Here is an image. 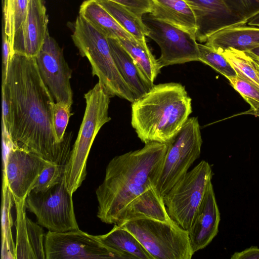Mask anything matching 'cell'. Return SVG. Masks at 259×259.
Here are the masks:
<instances>
[{"label": "cell", "instance_id": "2e32d148", "mask_svg": "<svg viewBox=\"0 0 259 259\" xmlns=\"http://www.w3.org/2000/svg\"><path fill=\"white\" fill-rule=\"evenodd\" d=\"M220 220V212L211 181L207 186L191 228L188 231L194 253L205 248L217 235Z\"/></svg>", "mask_w": 259, "mask_h": 259}, {"label": "cell", "instance_id": "3957f363", "mask_svg": "<svg viewBox=\"0 0 259 259\" xmlns=\"http://www.w3.org/2000/svg\"><path fill=\"white\" fill-rule=\"evenodd\" d=\"M192 112V99L184 86L176 82L158 84L132 103L131 124L145 144H167Z\"/></svg>", "mask_w": 259, "mask_h": 259}, {"label": "cell", "instance_id": "1f68e13d", "mask_svg": "<svg viewBox=\"0 0 259 259\" xmlns=\"http://www.w3.org/2000/svg\"><path fill=\"white\" fill-rule=\"evenodd\" d=\"M72 115L71 107L55 102L53 110L52 122L54 135L58 143L64 142L66 137L65 131L69 118Z\"/></svg>", "mask_w": 259, "mask_h": 259}, {"label": "cell", "instance_id": "7402d4cb", "mask_svg": "<svg viewBox=\"0 0 259 259\" xmlns=\"http://www.w3.org/2000/svg\"><path fill=\"white\" fill-rule=\"evenodd\" d=\"M79 15L108 38L134 39L97 0H86L81 5Z\"/></svg>", "mask_w": 259, "mask_h": 259}, {"label": "cell", "instance_id": "7a4b0ae2", "mask_svg": "<svg viewBox=\"0 0 259 259\" xmlns=\"http://www.w3.org/2000/svg\"><path fill=\"white\" fill-rule=\"evenodd\" d=\"M167 148L166 143L150 142L109 162L104 180L96 190L97 215L102 222L116 224L131 202L155 186Z\"/></svg>", "mask_w": 259, "mask_h": 259}, {"label": "cell", "instance_id": "d6986e66", "mask_svg": "<svg viewBox=\"0 0 259 259\" xmlns=\"http://www.w3.org/2000/svg\"><path fill=\"white\" fill-rule=\"evenodd\" d=\"M205 44L218 52L230 48L251 51L259 48V27L245 24L225 28L210 35Z\"/></svg>", "mask_w": 259, "mask_h": 259}, {"label": "cell", "instance_id": "f35d334b", "mask_svg": "<svg viewBox=\"0 0 259 259\" xmlns=\"http://www.w3.org/2000/svg\"><path fill=\"white\" fill-rule=\"evenodd\" d=\"M242 114L253 115H255V116L259 117V107L255 110H253V109H250L249 110H248L246 111L238 114V115H242Z\"/></svg>", "mask_w": 259, "mask_h": 259}, {"label": "cell", "instance_id": "277c9868", "mask_svg": "<svg viewBox=\"0 0 259 259\" xmlns=\"http://www.w3.org/2000/svg\"><path fill=\"white\" fill-rule=\"evenodd\" d=\"M85 109L77 137L66 164L64 181L70 194L81 186L87 176V159L95 137L111 118V96L98 82L84 95Z\"/></svg>", "mask_w": 259, "mask_h": 259}, {"label": "cell", "instance_id": "e575fe53", "mask_svg": "<svg viewBox=\"0 0 259 259\" xmlns=\"http://www.w3.org/2000/svg\"><path fill=\"white\" fill-rule=\"evenodd\" d=\"M2 126H4L10 133L11 122V104L8 91L5 83H2Z\"/></svg>", "mask_w": 259, "mask_h": 259}, {"label": "cell", "instance_id": "6da1fadb", "mask_svg": "<svg viewBox=\"0 0 259 259\" xmlns=\"http://www.w3.org/2000/svg\"><path fill=\"white\" fill-rule=\"evenodd\" d=\"M3 83L10 97V133L14 145L48 161L66 165L72 132L66 133L63 142H57L52 122L55 101L40 76L35 57L14 53Z\"/></svg>", "mask_w": 259, "mask_h": 259}, {"label": "cell", "instance_id": "f1b7e54d", "mask_svg": "<svg viewBox=\"0 0 259 259\" xmlns=\"http://www.w3.org/2000/svg\"><path fill=\"white\" fill-rule=\"evenodd\" d=\"M199 60L210 66L227 78L237 75V73L225 57L212 48L205 45L198 44Z\"/></svg>", "mask_w": 259, "mask_h": 259}, {"label": "cell", "instance_id": "74e56055", "mask_svg": "<svg viewBox=\"0 0 259 259\" xmlns=\"http://www.w3.org/2000/svg\"><path fill=\"white\" fill-rule=\"evenodd\" d=\"M247 25L259 27V13L250 18L246 23Z\"/></svg>", "mask_w": 259, "mask_h": 259}, {"label": "cell", "instance_id": "603a6c76", "mask_svg": "<svg viewBox=\"0 0 259 259\" xmlns=\"http://www.w3.org/2000/svg\"><path fill=\"white\" fill-rule=\"evenodd\" d=\"M98 236L105 245L127 259H153L137 238L121 226L114 224L109 232Z\"/></svg>", "mask_w": 259, "mask_h": 259}, {"label": "cell", "instance_id": "d4e9b609", "mask_svg": "<svg viewBox=\"0 0 259 259\" xmlns=\"http://www.w3.org/2000/svg\"><path fill=\"white\" fill-rule=\"evenodd\" d=\"M116 21L137 40L145 41L147 29L141 18L125 6L109 0H97Z\"/></svg>", "mask_w": 259, "mask_h": 259}, {"label": "cell", "instance_id": "cb8c5ba5", "mask_svg": "<svg viewBox=\"0 0 259 259\" xmlns=\"http://www.w3.org/2000/svg\"><path fill=\"white\" fill-rule=\"evenodd\" d=\"M120 45L136 62L148 79L153 84L161 67L151 52L145 41L136 39H117Z\"/></svg>", "mask_w": 259, "mask_h": 259}, {"label": "cell", "instance_id": "484cf974", "mask_svg": "<svg viewBox=\"0 0 259 259\" xmlns=\"http://www.w3.org/2000/svg\"><path fill=\"white\" fill-rule=\"evenodd\" d=\"M14 204L12 194L5 183L2 182V259H15V243L12 228L13 225L11 209Z\"/></svg>", "mask_w": 259, "mask_h": 259}, {"label": "cell", "instance_id": "ac0fdd59", "mask_svg": "<svg viewBox=\"0 0 259 259\" xmlns=\"http://www.w3.org/2000/svg\"><path fill=\"white\" fill-rule=\"evenodd\" d=\"M108 40L112 56L121 76L136 99L140 98L149 91L154 84L148 79L117 39L108 38Z\"/></svg>", "mask_w": 259, "mask_h": 259}, {"label": "cell", "instance_id": "ba28073f", "mask_svg": "<svg viewBox=\"0 0 259 259\" xmlns=\"http://www.w3.org/2000/svg\"><path fill=\"white\" fill-rule=\"evenodd\" d=\"M212 175L210 165L203 160L180 179L163 197L170 219L187 231Z\"/></svg>", "mask_w": 259, "mask_h": 259}, {"label": "cell", "instance_id": "44dd1931", "mask_svg": "<svg viewBox=\"0 0 259 259\" xmlns=\"http://www.w3.org/2000/svg\"><path fill=\"white\" fill-rule=\"evenodd\" d=\"M150 14L195 36L197 26L195 16L184 0H153Z\"/></svg>", "mask_w": 259, "mask_h": 259}, {"label": "cell", "instance_id": "7c38bea8", "mask_svg": "<svg viewBox=\"0 0 259 259\" xmlns=\"http://www.w3.org/2000/svg\"><path fill=\"white\" fill-rule=\"evenodd\" d=\"M35 60L40 76L55 102L71 108L72 70L65 59L63 50L49 33Z\"/></svg>", "mask_w": 259, "mask_h": 259}, {"label": "cell", "instance_id": "ffe728a7", "mask_svg": "<svg viewBox=\"0 0 259 259\" xmlns=\"http://www.w3.org/2000/svg\"><path fill=\"white\" fill-rule=\"evenodd\" d=\"M140 218L161 221L171 220L168 215L163 198L153 186L131 202L121 213L118 222Z\"/></svg>", "mask_w": 259, "mask_h": 259}, {"label": "cell", "instance_id": "4316f807", "mask_svg": "<svg viewBox=\"0 0 259 259\" xmlns=\"http://www.w3.org/2000/svg\"><path fill=\"white\" fill-rule=\"evenodd\" d=\"M219 53L230 63L238 76L259 89V73L251 58L245 52L230 48Z\"/></svg>", "mask_w": 259, "mask_h": 259}, {"label": "cell", "instance_id": "e0dca14e", "mask_svg": "<svg viewBox=\"0 0 259 259\" xmlns=\"http://www.w3.org/2000/svg\"><path fill=\"white\" fill-rule=\"evenodd\" d=\"M25 199L14 200L16 211L15 259H46L42 228L29 219Z\"/></svg>", "mask_w": 259, "mask_h": 259}, {"label": "cell", "instance_id": "4dcf8cb0", "mask_svg": "<svg viewBox=\"0 0 259 259\" xmlns=\"http://www.w3.org/2000/svg\"><path fill=\"white\" fill-rule=\"evenodd\" d=\"M231 13L246 24L259 13V0H223Z\"/></svg>", "mask_w": 259, "mask_h": 259}, {"label": "cell", "instance_id": "52a82bcc", "mask_svg": "<svg viewBox=\"0 0 259 259\" xmlns=\"http://www.w3.org/2000/svg\"><path fill=\"white\" fill-rule=\"evenodd\" d=\"M202 144L198 118H189L167 143V152L154 186L162 197L188 171L192 164L199 157Z\"/></svg>", "mask_w": 259, "mask_h": 259}, {"label": "cell", "instance_id": "5bb4252c", "mask_svg": "<svg viewBox=\"0 0 259 259\" xmlns=\"http://www.w3.org/2000/svg\"><path fill=\"white\" fill-rule=\"evenodd\" d=\"M46 12L42 0L29 1L25 17L14 35L13 54L37 56L49 33Z\"/></svg>", "mask_w": 259, "mask_h": 259}, {"label": "cell", "instance_id": "83f0119b", "mask_svg": "<svg viewBox=\"0 0 259 259\" xmlns=\"http://www.w3.org/2000/svg\"><path fill=\"white\" fill-rule=\"evenodd\" d=\"M29 1L4 0V33L8 36L12 55L14 35L25 17Z\"/></svg>", "mask_w": 259, "mask_h": 259}, {"label": "cell", "instance_id": "836d02e7", "mask_svg": "<svg viewBox=\"0 0 259 259\" xmlns=\"http://www.w3.org/2000/svg\"><path fill=\"white\" fill-rule=\"evenodd\" d=\"M125 6L139 17L151 12L153 0H109Z\"/></svg>", "mask_w": 259, "mask_h": 259}, {"label": "cell", "instance_id": "f546056e", "mask_svg": "<svg viewBox=\"0 0 259 259\" xmlns=\"http://www.w3.org/2000/svg\"><path fill=\"white\" fill-rule=\"evenodd\" d=\"M66 165L49 162L44 168L34 184V191H45L61 182L64 178Z\"/></svg>", "mask_w": 259, "mask_h": 259}, {"label": "cell", "instance_id": "8992f818", "mask_svg": "<svg viewBox=\"0 0 259 259\" xmlns=\"http://www.w3.org/2000/svg\"><path fill=\"white\" fill-rule=\"evenodd\" d=\"M116 225L132 233L153 259H191L194 254L188 232L172 219L140 218Z\"/></svg>", "mask_w": 259, "mask_h": 259}, {"label": "cell", "instance_id": "b9f144b4", "mask_svg": "<svg viewBox=\"0 0 259 259\" xmlns=\"http://www.w3.org/2000/svg\"><path fill=\"white\" fill-rule=\"evenodd\" d=\"M253 63H254V65H255V67H256V69H257V71H258V73H259V66H258L257 65H256V64L254 62H253Z\"/></svg>", "mask_w": 259, "mask_h": 259}, {"label": "cell", "instance_id": "9a60e30c", "mask_svg": "<svg viewBox=\"0 0 259 259\" xmlns=\"http://www.w3.org/2000/svg\"><path fill=\"white\" fill-rule=\"evenodd\" d=\"M192 10L196 20V40L206 42L217 31L231 26L245 25L234 16L223 0H184Z\"/></svg>", "mask_w": 259, "mask_h": 259}, {"label": "cell", "instance_id": "5b68a950", "mask_svg": "<svg viewBox=\"0 0 259 259\" xmlns=\"http://www.w3.org/2000/svg\"><path fill=\"white\" fill-rule=\"evenodd\" d=\"M71 37L80 55L89 61L93 76L98 77V82L111 97L117 96L134 102L136 98L115 64L108 37L80 15Z\"/></svg>", "mask_w": 259, "mask_h": 259}, {"label": "cell", "instance_id": "ab89813d", "mask_svg": "<svg viewBox=\"0 0 259 259\" xmlns=\"http://www.w3.org/2000/svg\"><path fill=\"white\" fill-rule=\"evenodd\" d=\"M245 52L251 58L253 62L259 66V57L251 53L250 51H246Z\"/></svg>", "mask_w": 259, "mask_h": 259}, {"label": "cell", "instance_id": "30bf717a", "mask_svg": "<svg viewBox=\"0 0 259 259\" xmlns=\"http://www.w3.org/2000/svg\"><path fill=\"white\" fill-rule=\"evenodd\" d=\"M46 259H127L105 245L98 235L79 229L48 231L45 237Z\"/></svg>", "mask_w": 259, "mask_h": 259}, {"label": "cell", "instance_id": "8fae6325", "mask_svg": "<svg viewBox=\"0 0 259 259\" xmlns=\"http://www.w3.org/2000/svg\"><path fill=\"white\" fill-rule=\"evenodd\" d=\"M142 20L148 31L147 36L160 47L161 55L158 61L161 67L199 61L198 43L195 35L150 13L144 16Z\"/></svg>", "mask_w": 259, "mask_h": 259}, {"label": "cell", "instance_id": "8d00e7d4", "mask_svg": "<svg viewBox=\"0 0 259 259\" xmlns=\"http://www.w3.org/2000/svg\"><path fill=\"white\" fill-rule=\"evenodd\" d=\"M231 259H259V247L251 246L241 251L235 252Z\"/></svg>", "mask_w": 259, "mask_h": 259}, {"label": "cell", "instance_id": "d6a6232c", "mask_svg": "<svg viewBox=\"0 0 259 259\" xmlns=\"http://www.w3.org/2000/svg\"><path fill=\"white\" fill-rule=\"evenodd\" d=\"M232 87L244 99H251L259 102V89L237 75L227 78Z\"/></svg>", "mask_w": 259, "mask_h": 259}, {"label": "cell", "instance_id": "9c48e42d", "mask_svg": "<svg viewBox=\"0 0 259 259\" xmlns=\"http://www.w3.org/2000/svg\"><path fill=\"white\" fill-rule=\"evenodd\" d=\"M26 209L35 215L37 223L49 231L64 232L79 229L72 195L62 181L45 191L32 190L25 200Z\"/></svg>", "mask_w": 259, "mask_h": 259}, {"label": "cell", "instance_id": "4fadbf2b", "mask_svg": "<svg viewBox=\"0 0 259 259\" xmlns=\"http://www.w3.org/2000/svg\"><path fill=\"white\" fill-rule=\"evenodd\" d=\"M2 182L13 200L25 199L45 166L51 162L14 145L3 157Z\"/></svg>", "mask_w": 259, "mask_h": 259}, {"label": "cell", "instance_id": "d590c367", "mask_svg": "<svg viewBox=\"0 0 259 259\" xmlns=\"http://www.w3.org/2000/svg\"><path fill=\"white\" fill-rule=\"evenodd\" d=\"M12 55L11 48L8 36L4 33L3 40V59H2V81L4 82L7 78L8 66L10 57Z\"/></svg>", "mask_w": 259, "mask_h": 259}, {"label": "cell", "instance_id": "60d3db41", "mask_svg": "<svg viewBox=\"0 0 259 259\" xmlns=\"http://www.w3.org/2000/svg\"><path fill=\"white\" fill-rule=\"evenodd\" d=\"M249 51H250L251 53H253L254 54L259 57V48H255Z\"/></svg>", "mask_w": 259, "mask_h": 259}]
</instances>
